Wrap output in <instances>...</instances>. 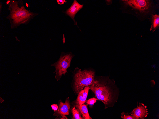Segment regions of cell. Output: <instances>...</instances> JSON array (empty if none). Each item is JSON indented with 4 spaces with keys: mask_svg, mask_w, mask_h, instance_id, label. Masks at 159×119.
I'll return each mask as SVG.
<instances>
[{
    "mask_svg": "<svg viewBox=\"0 0 159 119\" xmlns=\"http://www.w3.org/2000/svg\"><path fill=\"white\" fill-rule=\"evenodd\" d=\"M89 89L95 94L98 100L104 104L105 108L113 107L117 102L120 91L114 80L107 77L100 80H95L89 86Z\"/></svg>",
    "mask_w": 159,
    "mask_h": 119,
    "instance_id": "6da1fadb",
    "label": "cell"
},
{
    "mask_svg": "<svg viewBox=\"0 0 159 119\" xmlns=\"http://www.w3.org/2000/svg\"><path fill=\"white\" fill-rule=\"evenodd\" d=\"M125 4L133 8L143 11L148 9L150 4L149 1L145 0H122Z\"/></svg>",
    "mask_w": 159,
    "mask_h": 119,
    "instance_id": "8992f818",
    "label": "cell"
},
{
    "mask_svg": "<svg viewBox=\"0 0 159 119\" xmlns=\"http://www.w3.org/2000/svg\"><path fill=\"white\" fill-rule=\"evenodd\" d=\"M97 99L96 98H93L89 99L86 101L87 104L89 105H93L95 103Z\"/></svg>",
    "mask_w": 159,
    "mask_h": 119,
    "instance_id": "5bb4252c",
    "label": "cell"
},
{
    "mask_svg": "<svg viewBox=\"0 0 159 119\" xmlns=\"http://www.w3.org/2000/svg\"><path fill=\"white\" fill-rule=\"evenodd\" d=\"M75 106L79 110L84 119H92L89 113L86 105L84 103L82 105H76Z\"/></svg>",
    "mask_w": 159,
    "mask_h": 119,
    "instance_id": "30bf717a",
    "label": "cell"
},
{
    "mask_svg": "<svg viewBox=\"0 0 159 119\" xmlns=\"http://www.w3.org/2000/svg\"><path fill=\"white\" fill-rule=\"evenodd\" d=\"M83 5L79 4L76 0H74L70 7L65 12L66 14L73 20L74 24L77 26L76 22L74 19V17L77 13L83 7Z\"/></svg>",
    "mask_w": 159,
    "mask_h": 119,
    "instance_id": "ba28073f",
    "label": "cell"
},
{
    "mask_svg": "<svg viewBox=\"0 0 159 119\" xmlns=\"http://www.w3.org/2000/svg\"><path fill=\"white\" fill-rule=\"evenodd\" d=\"M52 109L54 112L57 111L58 108V106L57 104H53L51 105Z\"/></svg>",
    "mask_w": 159,
    "mask_h": 119,
    "instance_id": "9a60e30c",
    "label": "cell"
},
{
    "mask_svg": "<svg viewBox=\"0 0 159 119\" xmlns=\"http://www.w3.org/2000/svg\"><path fill=\"white\" fill-rule=\"evenodd\" d=\"M73 57L71 52L62 53L58 61L52 64L55 68V78L58 81L60 79L63 75H64L67 72V69L70 67L71 60Z\"/></svg>",
    "mask_w": 159,
    "mask_h": 119,
    "instance_id": "277c9868",
    "label": "cell"
},
{
    "mask_svg": "<svg viewBox=\"0 0 159 119\" xmlns=\"http://www.w3.org/2000/svg\"><path fill=\"white\" fill-rule=\"evenodd\" d=\"M9 15L6 18L9 21L11 29L17 28L21 24L26 25L38 14L26 9L22 0H10L6 2Z\"/></svg>",
    "mask_w": 159,
    "mask_h": 119,
    "instance_id": "7a4b0ae2",
    "label": "cell"
},
{
    "mask_svg": "<svg viewBox=\"0 0 159 119\" xmlns=\"http://www.w3.org/2000/svg\"><path fill=\"white\" fill-rule=\"evenodd\" d=\"M121 117L123 119H139V118L135 115H132L128 113L123 112L121 113Z\"/></svg>",
    "mask_w": 159,
    "mask_h": 119,
    "instance_id": "4fadbf2b",
    "label": "cell"
},
{
    "mask_svg": "<svg viewBox=\"0 0 159 119\" xmlns=\"http://www.w3.org/2000/svg\"><path fill=\"white\" fill-rule=\"evenodd\" d=\"M2 4V3L0 2V14H1V9Z\"/></svg>",
    "mask_w": 159,
    "mask_h": 119,
    "instance_id": "e0dca14e",
    "label": "cell"
},
{
    "mask_svg": "<svg viewBox=\"0 0 159 119\" xmlns=\"http://www.w3.org/2000/svg\"><path fill=\"white\" fill-rule=\"evenodd\" d=\"M58 109L54 112L53 115L57 117H60V119H67L65 116L69 115L70 109V100L69 97L67 98L65 103L59 100Z\"/></svg>",
    "mask_w": 159,
    "mask_h": 119,
    "instance_id": "5b68a950",
    "label": "cell"
},
{
    "mask_svg": "<svg viewBox=\"0 0 159 119\" xmlns=\"http://www.w3.org/2000/svg\"><path fill=\"white\" fill-rule=\"evenodd\" d=\"M89 88V86H85L79 92L75 102L76 105H82L86 102Z\"/></svg>",
    "mask_w": 159,
    "mask_h": 119,
    "instance_id": "9c48e42d",
    "label": "cell"
},
{
    "mask_svg": "<svg viewBox=\"0 0 159 119\" xmlns=\"http://www.w3.org/2000/svg\"><path fill=\"white\" fill-rule=\"evenodd\" d=\"M152 24L151 28L150 29L151 30L153 29L154 31L155 30L156 28L158 27L159 25V15L156 14L154 15H153L152 16Z\"/></svg>",
    "mask_w": 159,
    "mask_h": 119,
    "instance_id": "8fae6325",
    "label": "cell"
},
{
    "mask_svg": "<svg viewBox=\"0 0 159 119\" xmlns=\"http://www.w3.org/2000/svg\"><path fill=\"white\" fill-rule=\"evenodd\" d=\"M132 115H135L139 119H144L147 117L149 113L147 106L139 102L137 107L135 108L129 113Z\"/></svg>",
    "mask_w": 159,
    "mask_h": 119,
    "instance_id": "52a82bcc",
    "label": "cell"
},
{
    "mask_svg": "<svg viewBox=\"0 0 159 119\" xmlns=\"http://www.w3.org/2000/svg\"><path fill=\"white\" fill-rule=\"evenodd\" d=\"M73 119H84L79 110L75 107L72 109Z\"/></svg>",
    "mask_w": 159,
    "mask_h": 119,
    "instance_id": "7c38bea8",
    "label": "cell"
},
{
    "mask_svg": "<svg viewBox=\"0 0 159 119\" xmlns=\"http://www.w3.org/2000/svg\"><path fill=\"white\" fill-rule=\"evenodd\" d=\"M65 1V0H58L57 2L59 4L61 5L63 4Z\"/></svg>",
    "mask_w": 159,
    "mask_h": 119,
    "instance_id": "2e32d148",
    "label": "cell"
},
{
    "mask_svg": "<svg viewBox=\"0 0 159 119\" xmlns=\"http://www.w3.org/2000/svg\"><path fill=\"white\" fill-rule=\"evenodd\" d=\"M95 72L91 70H81L77 68L74 71L73 85L74 91L78 94L84 88L91 85L95 81Z\"/></svg>",
    "mask_w": 159,
    "mask_h": 119,
    "instance_id": "3957f363",
    "label": "cell"
}]
</instances>
